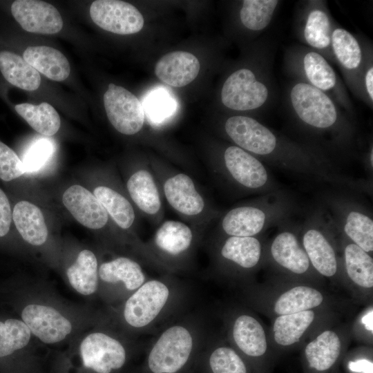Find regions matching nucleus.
I'll return each mask as SVG.
<instances>
[{
	"mask_svg": "<svg viewBox=\"0 0 373 373\" xmlns=\"http://www.w3.org/2000/svg\"><path fill=\"white\" fill-rule=\"evenodd\" d=\"M303 62L306 75L314 87L321 90H327L335 86V73L321 55L314 52H308Z\"/></svg>",
	"mask_w": 373,
	"mask_h": 373,
	"instance_id": "f704fd0d",
	"label": "nucleus"
},
{
	"mask_svg": "<svg viewBox=\"0 0 373 373\" xmlns=\"http://www.w3.org/2000/svg\"><path fill=\"white\" fill-rule=\"evenodd\" d=\"M260 241L253 237L230 236L224 242L221 256L245 269L254 268L261 258Z\"/></svg>",
	"mask_w": 373,
	"mask_h": 373,
	"instance_id": "c756f323",
	"label": "nucleus"
},
{
	"mask_svg": "<svg viewBox=\"0 0 373 373\" xmlns=\"http://www.w3.org/2000/svg\"><path fill=\"white\" fill-rule=\"evenodd\" d=\"M0 71L10 84L21 89L32 91L40 86L39 73L15 52H0Z\"/></svg>",
	"mask_w": 373,
	"mask_h": 373,
	"instance_id": "393cba45",
	"label": "nucleus"
},
{
	"mask_svg": "<svg viewBox=\"0 0 373 373\" xmlns=\"http://www.w3.org/2000/svg\"><path fill=\"white\" fill-rule=\"evenodd\" d=\"M372 155H373V152L372 151V152H371V163H372V164L373 163V156Z\"/></svg>",
	"mask_w": 373,
	"mask_h": 373,
	"instance_id": "de8ad7c7",
	"label": "nucleus"
},
{
	"mask_svg": "<svg viewBox=\"0 0 373 373\" xmlns=\"http://www.w3.org/2000/svg\"><path fill=\"white\" fill-rule=\"evenodd\" d=\"M170 93L164 90L152 91L144 100V111L154 122H161L171 116L175 111L176 103Z\"/></svg>",
	"mask_w": 373,
	"mask_h": 373,
	"instance_id": "ea45409f",
	"label": "nucleus"
},
{
	"mask_svg": "<svg viewBox=\"0 0 373 373\" xmlns=\"http://www.w3.org/2000/svg\"><path fill=\"white\" fill-rule=\"evenodd\" d=\"M330 22L325 12L320 10L312 11L304 30L307 42L316 48H324L331 41Z\"/></svg>",
	"mask_w": 373,
	"mask_h": 373,
	"instance_id": "58836bf2",
	"label": "nucleus"
},
{
	"mask_svg": "<svg viewBox=\"0 0 373 373\" xmlns=\"http://www.w3.org/2000/svg\"><path fill=\"white\" fill-rule=\"evenodd\" d=\"M54 147L46 139H41L32 144L24 155L22 163L25 173L39 170L50 158Z\"/></svg>",
	"mask_w": 373,
	"mask_h": 373,
	"instance_id": "79ce46f5",
	"label": "nucleus"
},
{
	"mask_svg": "<svg viewBox=\"0 0 373 373\" xmlns=\"http://www.w3.org/2000/svg\"><path fill=\"white\" fill-rule=\"evenodd\" d=\"M349 309L321 308L275 317L268 329L269 340L278 358L300 348L318 332L341 319Z\"/></svg>",
	"mask_w": 373,
	"mask_h": 373,
	"instance_id": "f03ea898",
	"label": "nucleus"
},
{
	"mask_svg": "<svg viewBox=\"0 0 373 373\" xmlns=\"http://www.w3.org/2000/svg\"><path fill=\"white\" fill-rule=\"evenodd\" d=\"M30 339V331L23 321H0V358L25 347Z\"/></svg>",
	"mask_w": 373,
	"mask_h": 373,
	"instance_id": "473e14b6",
	"label": "nucleus"
},
{
	"mask_svg": "<svg viewBox=\"0 0 373 373\" xmlns=\"http://www.w3.org/2000/svg\"><path fill=\"white\" fill-rule=\"evenodd\" d=\"M63 203L72 216L82 225L92 229L104 227L108 213L98 199L80 185H73L63 195Z\"/></svg>",
	"mask_w": 373,
	"mask_h": 373,
	"instance_id": "dca6fc26",
	"label": "nucleus"
},
{
	"mask_svg": "<svg viewBox=\"0 0 373 373\" xmlns=\"http://www.w3.org/2000/svg\"><path fill=\"white\" fill-rule=\"evenodd\" d=\"M193 236V231L186 224L178 220H166L157 229L154 242L160 250L175 256L189 248Z\"/></svg>",
	"mask_w": 373,
	"mask_h": 373,
	"instance_id": "cd10ccee",
	"label": "nucleus"
},
{
	"mask_svg": "<svg viewBox=\"0 0 373 373\" xmlns=\"http://www.w3.org/2000/svg\"><path fill=\"white\" fill-rule=\"evenodd\" d=\"M15 224L27 242L39 246L48 238V229L40 209L28 201L17 202L13 210Z\"/></svg>",
	"mask_w": 373,
	"mask_h": 373,
	"instance_id": "5701e85b",
	"label": "nucleus"
},
{
	"mask_svg": "<svg viewBox=\"0 0 373 373\" xmlns=\"http://www.w3.org/2000/svg\"><path fill=\"white\" fill-rule=\"evenodd\" d=\"M98 274L106 283H123L128 290L138 289L145 280L140 265L126 257L117 258L102 264Z\"/></svg>",
	"mask_w": 373,
	"mask_h": 373,
	"instance_id": "c85d7f7f",
	"label": "nucleus"
},
{
	"mask_svg": "<svg viewBox=\"0 0 373 373\" xmlns=\"http://www.w3.org/2000/svg\"><path fill=\"white\" fill-rule=\"evenodd\" d=\"M126 186L131 198L141 211L151 216L158 213L162 207L160 196L148 170L137 171L130 177Z\"/></svg>",
	"mask_w": 373,
	"mask_h": 373,
	"instance_id": "b1692460",
	"label": "nucleus"
},
{
	"mask_svg": "<svg viewBox=\"0 0 373 373\" xmlns=\"http://www.w3.org/2000/svg\"><path fill=\"white\" fill-rule=\"evenodd\" d=\"M332 43L338 61L347 68H357L361 60V51L358 41L349 32L337 28L332 32Z\"/></svg>",
	"mask_w": 373,
	"mask_h": 373,
	"instance_id": "c9c22d12",
	"label": "nucleus"
},
{
	"mask_svg": "<svg viewBox=\"0 0 373 373\" xmlns=\"http://www.w3.org/2000/svg\"><path fill=\"white\" fill-rule=\"evenodd\" d=\"M17 113L36 131L51 136L59 129L61 120L57 111L47 102L34 105L22 103L15 105Z\"/></svg>",
	"mask_w": 373,
	"mask_h": 373,
	"instance_id": "7c9ffc66",
	"label": "nucleus"
},
{
	"mask_svg": "<svg viewBox=\"0 0 373 373\" xmlns=\"http://www.w3.org/2000/svg\"><path fill=\"white\" fill-rule=\"evenodd\" d=\"M350 323L339 319L300 347L303 373H336L352 340Z\"/></svg>",
	"mask_w": 373,
	"mask_h": 373,
	"instance_id": "7ed1b4c3",
	"label": "nucleus"
},
{
	"mask_svg": "<svg viewBox=\"0 0 373 373\" xmlns=\"http://www.w3.org/2000/svg\"><path fill=\"white\" fill-rule=\"evenodd\" d=\"M163 189L167 202L178 213L195 216L204 211V200L188 175L178 173L169 177Z\"/></svg>",
	"mask_w": 373,
	"mask_h": 373,
	"instance_id": "a211bd4d",
	"label": "nucleus"
},
{
	"mask_svg": "<svg viewBox=\"0 0 373 373\" xmlns=\"http://www.w3.org/2000/svg\"><path fill=\"white\" fill-rule=\"evenodd\" d=\"M303 249L317 273L332 279L338 275L336 253L332 245L318 230L309 229L303 237Z\"/></svg>",
	"mask_w": 373,
	"mask_h": 373,
	"instance_id": "412c9836",
	"label": "nucleus"
},
{
	"mask_svg": "<svg viewBox=\"0 0 373 373\" xmlns=\"http://www.w3.org/2000/svg\"><path fill=\"white\" fill-rule=\"evenodd\" d=\"M169 290L163 283L153 280L141 285L126 300L124 317L134 327L149 325L165 305Z\"/></svg>",
	"mask_w": 373,
	"mask_h": 373,
	"instance_id": "9b49d317",
	"label": "nucleus"
},
{
	"mask_svg": "<svg viewBox=\"0 0 373 373\" xmlns=\"http://www.w3.org/2000/svg\"><path fill=\"white\" fill-rule=\"evenodd\" d=\"M292 106L305 123L317 128H327L337 118L336 108L323 91L305 83L295 85L291 91Z\"/></svg>",
	"mask_w": 373,
	"mask_h": 373,
	"instance_id": "1a4fd4ad",
	"label": "nucleus"
},
{
	"mask_svg": "<svg viewBox=\"0 0 373 373\" xmlns=\"http://www.w3.org/2000/svg\"><path fill=\"white\" fill-rule=\"evenodd\" d=\"M259 311L270 319L321 308L350 309V301L336 296L324 285L300 282L266 285L257 291Z\"/></svg>",
	"mask_w": 373,
	"mask_h": 373,
	"instance_id": "f257e3e1",
	"label": "nucleus"
},
{
	"mask_svg": "<svg viewBox=\"0 0 373 373\" xmlns=\"http://www.w3.org/2000/svg\"><path fill=\"white\" fill-rule=\"evenodd\" d=\"M345 268L347 276L345 288L353 300L368 305L372 303L373 260L354 243L344 249Z\"/></svg>",
	"mask_w": 373,
	"mask_h": 373,
	"instance_id": "f8f14e48",
	"label": "nucleus"
},
{
	"mask_svg": "<svg viewBox=\"0 0 373 373\" xmlns=\"http://www.w3.org/2000/svg\"><path fill=\"white\" fill-rule=\"evenodd\" d=\"M267 97L265 85L247 68L233 73L224 82L221 91L223 104L236 111L257 108L265 102Z\"/></svg>",
	"mask_w": 373,
	"mask_h": 373,
	"instance_id": "9d476101",
	"label": "nucleus"
},
{
	"mask_svg": "<svg viewBox=\"0 0 373 373\" xmlns=\"http://www.w3.org/2000/svg\"><path fill=\"white\" fill-rule=\"evenodd\" d=\"M212 373H249V368L243 358L233 348L220 346L213 350L209 357Z\"/></svg>",
	"mask_w": 373,
	"mask_h": 373,
	"instance_id": "4c0bfd02",
	"label": "nucleus"
},
{
	"mask_svg": "<svg viewBox=\"0 0 373 373\" xmlns=\"http://www.w3.org/2000/svg\"><path fill=\"white\" fill-rule=\"evenodd\" d=\"M278 4L276 0H245L240 10V20L248 29L260 30L270 22Z\"/></svg>",
	"mask_w": 373,
	"mask_h": 373,
	"instance_id": "72a5a7b5",
	"label": "nucleus"
},
{
	"mask_svg": "<svg viewBox=\"0 0 373 373\" xmlns=\"http://www.w3.org/2000/svg\"><path fill=\"white\" fill-rule=\"evenodd\" d=\"M352 338L365 345L372 347L373 341V305H366L350 323Z\"/></svg>",
	"mask_w": 373,
	"mask_h": 373,
	"instance_id": "37998d69",
	"label": "nucleus"
},
{
	"mask_svg": "<svg viewBox=\"0 0 373 373\" xmlns=\"http://www.w3.org/2000/svg\"><path fill=\"white\" fill-rule=\"evenodd\" d=\"M23 321L41 342L52 344L61 341L72 331V324L55 308L30 304L21 312Z\"/></svg>",
	"mask_w": 373,
	"mask_h": 373,
	"instance_id": "ddd939ff",
	"label": "nucleus"
},
{
	"mask_svg": "<svg viewBox=\"0 0 373 373\" xmlns=\"http://www.w3.org/2000/svg\"><path fill=\"white\" fill-rule=\"evenodd\" d=\"M79 351L83 366L95 373H111L126 361V351L121 343L102 332L86 336Z\"/></svg>",
	"mask_w": 373,
	"mask_h": 373,
	"instance_id": "0eeeda50",
	"label": "nucleus"
},
{
	"mask_svg": "<svg viewBox=\"0 0 373 373\" xmlns=\"http://www.w3.org/2000/svg\"><path fill=\"white\" fill-rule=\"evenodd\" d=\"M365 84L367 93L372 100L373 99V68H370L365 76Z\"/></svg>",
	"mask_w": 373,
	"mask_h": 373,
	"instance_id": "49530a36",
	"label": "nucleus"
},
{
	"mask_svg": "<svg viewBox=\"0 0 373 373\" xmlns=\"http://www.w3.org/2000/svg\"><path fill=\"white\" fill-rule=\"evenodd\" d=\"M94 195L102 204L108 215L120 228H130L135 214L130 202L117 191L110 187L99 186L95 189Z\"/></svg>",
	"mask_w": 373,
	"mask_h": 373,
	"instance_id": "2f4dec72",
	"label": "nucleus"
},
{
	"mask_svg": "<svg viewBox=\"0 0 373 373\" xmlns=\"http://www.w3.org/2000/svg\"><path fill=\"white\" fill-rule=\"evenodd\" d=\"M90 15L101 28L118 35H131L140 32L144 18L132 4L118 0H97L91 3Z\"/></svg>",
	"mask_w": 373,
	"mask_h": 373,
	"instance_id": "6e6552de",
	"label": "nucleus"
},
{
	"mask_svg": "<svg viewBox=\"0 0 373 373\" xmlns=\"http://www.w3.org/2000/svg\"><path fill=\"white\" fill-rule=\"evenodd\" d=\"M192 336L185 327L174 325L164 331L150 352L149 367L153 373H175L188 361Z\"/></svg>",
	"mask_w": 373,
	"mask_h": 373,
	"instance_id": "39448f33",
	"label": "nucleus"
},
{
	"mask_svg": "<svg viewBox=\"0 0 373 373\" xmlns=\"http://www.w3.org/2000/svg\"><path fill=\"white\" fill-rule=\"evenodd\" d=\"M231 338L240 352L253 362L259 373H271L278 358L272 348L268 329L256 317L241 314L233 320Z\"/></svg>",
	"mask_w": 373,
	"mask_h": 373,
	"instance_id": "20e7f679",
	"label": "nucleus"
},
{
	"mask_svg": "<svg viewBox=\"0 0 373 373\" xmlns=\"http://www.w3.org/2000/svg\"><path fill=\"white\" fill-rule=\"evenodd\" d=\"M23 58L38 73L51 80L61 82L69 76V62L67 58L55 48L44 46H30L25 50Z\"/></svg>",
	"mask_w": 373,
	"mask_h": 373,
	"instance_id": "4be33fe9",
	"label": "nucleus"
},
{
	"mask_svg": "<svg viewBox=\"0 0 373 373\" xmlns=\"http://www.w3.org/2000/svg\"><path fill=\"white\" fill-rule=\"evenodd\" d=\"M341 366L344 373H373L372 347L364 345L347 351Z\"/></svg>",
	"mask_w": 373,
	"mask_h": 373,
	"instance_id": "a19ab883",
	"label": "nucleus"
},
{
	"mask_svg": "<svg viewBox=\"0 0 373 373\" xmlns=\"http://www.w3.org/2000/svg\"><path fill=\"white\" fill-rule=\"evenodd\" d=\"M270 253L274 262L283 270L298 278H298H300L303 283H309L305 276L310 271L311 263L293 233L288 231L279 233L271 245Z\"/></svg>",
	"mask_w": 373,
	"mask_h": 373,
	"instance_id": "f3484780",
	"label": "nucleus"
},
{
	"mask_svg": "<svg viewBox=\"0 0 373 373\" xmlns=\"http://www.w3.org/2000/svg\"><path fill=\"white\" fill-rule=\"evenodd\" d=\"M344 230L347 236L367 253L373 251V221L368 216L352 211L347 217Z\"/></svg>",
	"mask_w": 373,
	"mask_h": 373,
	"instance_id": "e433bc0d",
	"label": "nucleus"
},
{
	"mask_svg": "<svg viewBox=\"0 0 373 373\" xmlns=\"http://www.w3.org/2000/svg\"><path fill=\"white\" fill-rule=\"evenodd\" d=\"M66 276L78 293L84 296L94 294L98 286V268L93 252L88 249L80 251L74 264L68 268Z\"/></svg>",
	"mask_w": 373,
	"mask_h": 373,
	"instance_id": "a878e982",
	"label": "nucleus"
},
{
	"mask_svg": "<svg viewBox=\"0 0 373 373\" xmlns=\"http://www.w3.org/2000/svg\"><path fill=\"white\" fill-rule=\"evenodd\" d=\"M224 159L227 170L240 184L256 189L266 183L267 173L264 166L242 149L233 146L228 147Z\"/></svg>",
	"mask_w": 373,
	"mask_h": 373,
	"instance_id": "aec40b11",
	"label": "nucleus"
},
{
	"mask_svg": "<svg viewBox=\"0 0 373 373\" xmlns=\"http://www.w3.org/2000/svg\"><path fill=\"white\" fill-rule=\"evenodd\" d=\"M25 173L22 161L8 146L0 141V178L10 181Z\"/></svg>",
	"mask_w": 373,
	"mask_h": 373,
	"instance_id": "c03bdc74",
	"label": "nucleus"
},
{
	"mask_svg": "<svg viewBox=\"0 0 373 373\" xmlns=\"http://www.w3.org/2000/svg\"><path fill=\"white\" fill-rule=\"evenodd\" d=\"M12 213L9 200L5 193L0 189V237L9 231Z\"/></svg>",
	"mask_w": 373,
	"mask_h": 373,
	"instance_id": "a18cd8bd",
	"label": "nucleus"
},
{
	"mask_svg": "<svg viewBox=\"0 0 373 373\" xmlns=\"http://www.w3.org/2000/svg\"><path fill=\"white\" fill-rule=\"evenodd\" d=\"M200 64L193 54L184 51L169 52L156 64L155 73L165 84L182 87L190 84L198 76Z\"/></svg>",
	"mask_w": 373,
	"mask_h": 373,
	"instance_id": "6ab92c4d",
	"label": "nucleus"
},
{
	"mask_svg": "<svg viewBox=\"0 0 373 373\" xmlns=\"http://www.w3.org/2000/svg\"><path fill=\"white\" fill-rule=\"evenodd\" d=\"M11 12L21 28L30 32L55 34L63 27L57 9L42 1L17 0L11 6Z\"/></svg>",
	"mask_w": 373,
	"mask_h": 373,
	"instance_id": "4468645a",
	"label": "nucleus"
},
{
	"mask_svg": "<svg viewBox=\"0 0 373 373\" xmlns=\"http://www.w3.org/2000/svg\"><path fill=\"white\" fill-rule=\"evenodd\" d=\"M225 131L239 146L256 154L271 153L276 146L275 135L265 126L249 117H229L225 123Z\"/></svg>",
	"mask_w": 373,
	"mask_h": 373,
	"instance_id": "2eb2a0df",
	"label": "nucleus"
},
{
	"mask_svg": "<svg viewBox=\"0 0 373 373\" xmlns=\"http://www.w3.org/2000/svg\"><path fill=\"white\" fill-rule=\"evenodd\" d=\"M108 120L119 133L131 135L138 133L144 122V111L140 100L120 86L110 84L104 95Z\"/></svg>",
	"mask_w": 373,
	"mask_h": 373,
	"instance_id": "423d86ee",
	"label": "nucleus"
},
{
	"mask_svg": "<svg viewBox=\"0 0 373 373\" xmlns=\"http://www.w3.org/2000/svg\"><path fill=\"white\" fill-rule=\"evenodd\" d=\"M265 213L256 207H240L230 210L224 217L222 227L231 236L251 237L263 228Z\"/></svg>",
	"mask_w": 373,
	"mask_h": 373,
	"instance_id": "bb28decb",
	"label": "nucleus"
}]
</instances>
